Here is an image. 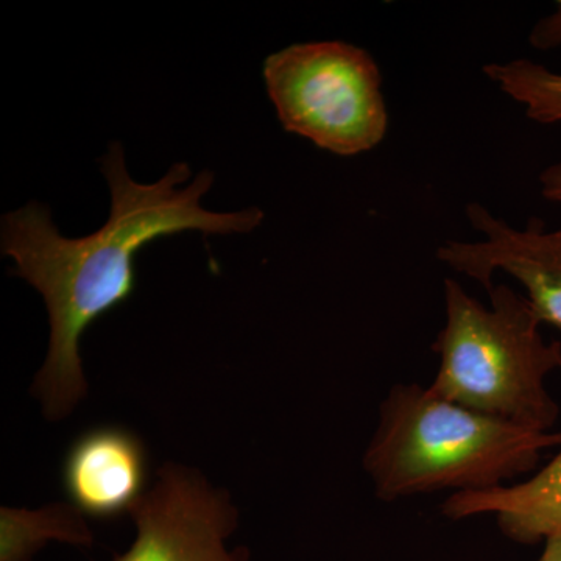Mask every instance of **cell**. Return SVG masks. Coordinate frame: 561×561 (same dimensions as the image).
<instances>
[{
  "instance_id": "6da1fadb",
  "label": "cell",
  "mask_w": 561,
  "mask_h": 561,
  "mask_svg": "<svg viewBox=\"0 0 561 561\" xmlns=\"http://www.w3.org/2000/svg\"><path fill=\"white\" fill-rule=\"evenodd\" d=\"M108 181L110 217L101 230L68 239L51 220L50 209L31 202L2 219V254L14 261V275L27 280L46 302L50 342L46 362L32 391L47 420L68 416L87 394L80 357L84 332L101 317L130 300L136 289V257L144 247L180 234H247L264 220L260 208L214 213L202 198L214 173L191 180L186 162H176L157 183L131 179L121 144H111L102 158Z\"/></svg>"
},
{
  "instance_id": "7a4b0ae2",
  "label": "cell",
  "mask_w": 561,
  "mask_h": 561,
  "mask_svg": "<svg viewBox=\"0 0 561 561\" xmlns=\"http://www.w3.org/2000/svg\"><path fill=\"white\" fill-rule=\"evenodd\" d=\"M556 446H561V432L527 430L419 383H397L379 409L364 470L381 501L442 490L479 493L511 485Z\"/></svg>"
},
{
  "instance_id": "3957f363",
  "label": "cell",
  "mask_w": 561,
  "mask_h": 561,
  "mask_svg": "<svg viewBox=\"0 0 561 561\" xmlns=\"http://www.w3.org/2000/svg\"><path fill=\"white\" fill-rule=\"evenodd\" d=\"M489 300L482 305L456 279L445 280V327L432 343L440 365L427 389L483 415L551 432L560 408L546 381L561 370V343L545 341L526 295L497 284Z\"/></svg>"
},
{
  "instance_id": "277c9868",
  "label": "cell",
  "mask_w": 561,
  "mask_h": 561,
  "mask_svg": "<svg viewBox=\"0 0 561 561\" xmlns=\"http://www.w3.org/2000/svg\"><path fill=\"white\" fill-rule=\"evenodd\" d=\"M262 76L284 130L319 149L356 157L386 138L381 70L367 50L342 41L291 44L265 58Z\"/></svg>"
},
{
  "instance_id": "5b68a950",
  "label": "cell",
  "mask_w": 561,
  "mask_h": 561,
  "mask_svg": "<svg viewBox=\"0 0 561 561\" xmlns=\"http://www.w3.org/2000/svg\"><path fill=\"white\" fill-rule=\"evenodd\" d=\"M131 518L135 541L113 561H247L242 549L230 551L227 546L238 527L230 494L191 468L161 467Z\"/></svg>"
},
{
  "instance_id": "8992f818",
  "label": "cell",
  "mask_w": 561,
  "mask_h": 561,
  "mask_svg": "<svg viewBox=\"0 0 561 561\" xmlns=\"http://www.w3.org/2000/svg\"><path fill=\"white\" fill-rule=\"evenodd\" d=\"M467 216L482 241L445 242L438 260L486 291L494 287V273H507L522 284L541 323L561 331V228L548 230L545 221L530 217L518 230L478 203L467 206Z\"/></svg>"
},
{
  "instance_id": "52a82bcc",
  "label": "cell",
  "mask_w": 561,
  "mask_h": 561,
  "mask_svg": "<svg viewBox=\"0 0 561 561\" xmlns=\"http://www.w3.org/2000/svg\"><path fill=\"white\" fill-rule=\"evenodd\" d=\"M147 451L130 431L103 426L87 431L70 445L62 463V486L87 518L131 515L146 494Z\"/></svg>"
},
{
  "instance_id": "ba28073f",
  "label": "cell",
  "mask_w": 561,
  "mask_h": 561,
  "mask_svg": "<svg viewBox=\"0 0 561 561\" xmlns=\"http://www.w3.org/2000/svg\"><path fill=\"white\" fill-rule=\"evenodd\" d=\"M442 511L454 522L493 515L502 534L522 545L561 537V446L527 481L479 493H454Z\"/></svg>"
},
{
  "instance_id": "9c48e42d",
  "label": "cell",
  "mask_w": 561,
  "mask_h": 561,
  "mask_svg": "<svg viewBox=\"0 0 561 561\" xmlns=\"http://www.w3.org/2000/svg\"><path fill=\"white\" fill-rule=\"evenodd\" d=\"M87 516L72 504H54L39 511L3 507L0 511V561H32L50 541L79 548L94 546Z\"/></svg>"
},
{
  "instance_id": "30bf717a",
  "label": "cell",
  "mask_w": 561,
  "mask_h": 561,
  "mask_svg": "<svg viewBox=\"0 0 561 561\" xmlns=\"http://www.w3.org/2000/svg\"><path fill=\"white\" fill-rule=\"evenodd\" d=\"M483 73L504 94L522 103L526 116L538 124H561V73L518 58L483 66Z\"/></svg>"
},
{
  "instance_id": "8fae6325",
  "label": "cell",
  "mask_w": 561,
  "mask_h": 561,
  "mask_svg": "<svg viewBox=\"0 0 561 561\" xmlns=\"http://www.w3.org/2000/svg\"><path fill=\"white\" fill-rule=\"evenodd\" d=\"M529 41L530 46L537 50H551L561 46V0L551 14L534 25Z\"/></svg>"
},
{
  "instance_id": "7c38bea8",
  "label": "cell",
  "mask_w": 561,
  "mask_h": 561,
  "mask_svg": "<svg viewBox=\"0 0 561 561\" xmlns=\"http://www.w3.org/2000/svg\"><path fill=\"white\" fill-rule=\"evenodd\" d=\"M540 186L546 201L561 203V160L541 172Z\"/></svg>"
},
{
  "instance_id": "4fadbf2b",
  "label": "cell",
  "mask_w": 561,
  "mask_h": 561,
  "mask_svg": "<svg viewBox=\"0 0 561 561\" xmlns=\"http://www.w3.org/2000/svg\"><path fill=\"white\" fill-rule=\"evenodd\" d=\"M540 561H561V537L548 538L545 541Z\"/></svg>"
}]
</instances>
